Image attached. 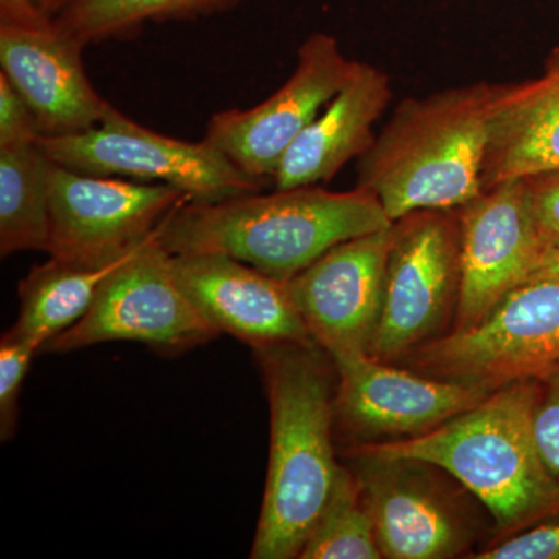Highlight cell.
Returning a JSON list of instances; mask_svg holds the SVG:
<instances>
[{
    "instance_id": "cell-1",
    "label": "cell",
    "mask_w": 559,
    "mask_h": 559,
    "mask_svg": "<svg viewBox=\"0 0 559 559\" xmlns=\"http://www.w3.org/2000/svg\"><path fill=\"white\" fill-rule=\"evenodd\" d=\"M392 224L380 200L364 187L330 191L307 186L180 202L162 219L157 238L171 255L223 253L290 280L334 246Z\"/></svg>"
},
{
    "instance_id": "cell-2",
    "label": "cell",
    "mask_w": 559,
    "mask_h": 559,
    "mask_svg": "<svg viewBox=\"0 0 559 559\" xmlns=\"http://www.w3.org/2000/svg\"><path fill=\"white\" fill-rule=\"evenodd\" d=\"M316 342L253 349L271 407L266 489L250 558H299L342 466L334 455L329 371Z\"/></svg>"
},
{
    "instance_id": "cell-3",
    "label": "cell",
    "mask_w": 559,
    "mask_h": 559,
    "mask_svg": "<svg viewBox=\"0 0 559 559\" xmlns=\"http://www.w3.org/2000/svg\"><path fill=\"white\" fill-rule=\"evenodd\" d=\"M539 382H510L439 428L360 444L352 454L439 466L485 503L499 527H524L559 513V479L535 439Z\"/></svg>"
},
{
    "instance_id": "cell-4",
    "label": "cell",
    "mask_w": 559,
    "mask_h": 559,
    "mask_svg": "<svg viewBox=\"0 0 559 559\" xmlns=\"http://www.w3.org/2000/svg\"><path fill=\"white\" fill-rule=\"evenodd\" d=\"M498 84L474 83L401 102L359 157V187L390 219L454 210L484 191L481 173Z\"/></svg>"
},
{
    "instance_id": "cell-5",
    "label": "cell",
    "mask_w": 559,
    "mask_h": 559,
    "mask_svg": "<svg viewBox=\"0 0 559 559\" xmlns=\"http://www.w3.org/2000/svg\"><path fill=\"white\" fill-rule=\"evenodd\" d=\"M38 145L51 162L70 170L165 183L191 202H218L263 189V180L250 178L209 140L168 138L117 108L90 131L40 135Z\"/></svg>"
},
{
    "instance_id": "cell-6",
    "label": "cell",
    "mask_w": 559,
    "mask_h": 559,
    "mask_svg": "<svg viewBox=\"0 0 559 559\" xmlns=\"http://www.w3.org/2000/svg\"><path fill=\"white\" fill-rule=\"evenodd\" d=\"M218 334L180 289L173 275L171 253L160 245L156 230L105 278L87 314L40 353L131 341L178 355Z\"/></svg>"
},
{
    "instance_id": "cell-7",
    "label": "cell",
    "mask_w": 559,
    "mask_h": 559,
    "mask_svg": "<svg viewBox=\"0 0 559 559\" xmlns=\"http://www.w3.org/2000/svg\"><path fill=\"white\" fill-rule=\"evenodd\" d=\"M415 355L433 377L488 392L514 381H540L559 369V283H524L476 325L454 330Z\"/></svg>"
},
{
    "instance_id": "cell-8",
    "label": "cell",
    "mask_w": 559,
    "mask_h": 559,
    "mask_svg": "<svg viewBox=\"0 0 559 559\" xmlns=\"http://www.w3.org/2000/svg\"><path fill=\"white\" fill-rule=\"evenodd\" d=\"M189 198L165 183L86 175L51 162V259L106 267L153 237L162 219Z\"/></svg>"
},
{
    "instance_id": "cell-9",
    "label": "cell",
    "mask_w": 559,
    "mask_h": 559,
    "mask_svg": "<svg viewBox=\"0 0 559 559\" xmlns=\"http://www.w3.org/2000/svg\"><path fill=\"white\" fill-rule=\"evenodd\" d=\"M459 209L418 210L396 219L370 355L390 360L428 337L459 293Z\"/></svg>"
},
{
    "instance_id": "cell-10",
    "label": "cell",
    "mask_w": 559,
    "mask_h": 559,
    "mask_svg": "<svg viewBox=\"0 0 559 559\" xmlns=\"http://www.w3.org/2000/svg\"><path fill=\"white\" fill-rule=\"evenodd\" d=\"M356 64L334 36L314 33L301 43L296 70L280 90L253 108L213 114L204 139L250 178H274L286 151L345 86Z\"/></svg>"
},
{
    "instance_id": "cell-11",
    "label": "cell",
    "mask_w": 559,
    "mask_h": 559,
    "mask_svg": "<svg viewBox=\"0 0 559 559\" xmlns=\"http://www.w3.org/2000/svg\"><path fill=\"white\" fill-rule=\"evenodd\" d=\"M457 325L468 330L535 271L543 245L533 221L525 179L481 191L459 209Z\"/></svg>"
},
{
    "instance_id": "cell-12",
    "label": "cell",
    "mask_w": 559,
    "mask_h": 559,
    "mask_svg": "<svg viewBox=\"0 0 559 559\" xmlns=\"http://www.w3.org/2000/svg\"><path fill=\"white\" fill-rule=\"evenodd\" d=\"M392 237L393 224L341 242L290 278L311 340L331 359L369 353L380 322Z\"/></svg>"
},
{
    "instance_id": "cell-13",
    "label": "cell",
    "mask_w": 559,
    "mask_h": 559,
    "mask_svg": "<svg viewBox=\"0 0 559 559\" xmlns=\"http://www.w3.org/2000/svg\"><path fill=\"white\" fill-rule=\"evenodd\" d=\"M171 270L180 289L219 334H230L253 349L314 342L290 280L272 277L223 253L171 255Z\"/></svg>"
},
{
    "instance_id": "cell-14",
    "label": "cell",
    "mask_w": 559,
    "mask_h": 559,
    "mask_svg": "<svg viewBox=\"0 0 559 559\" xmlns=\"http://www.w3.org/2000/svg\"><path fill=\"white\" fill-rule=\"evenodd\" d=\"M333 362L340 374L334 415L362 436H419L491 393L466 382L393 369L367 352L341 356Z\"/></svg>"
},
{
    "instance_id": "cell-15",
    "label": "cell",
    "mask_w": 559,
    "mask_h": 559,
    "mask_svg": "<svg viewBox=\"0 0 559 559\" xmlns=\"http://www.w3.org/2000/svg\"><path fill=\"white\" fill-rule=\"evenodd\" d=\"M83 50L53 21L36 28L0 27V69L31 106L40 135L90 131L116 109L92 86Z\"/></svg>"
},
{
    "instance_id": "cell-16",
    "label": "cell",
    "mask_w": 559,
    "mask_h": 559,
    "mask_svg": "<svg viewBox=\"0 0 559 559\" xmlns=\"http://www.w3.org/2000/svg\"><path fill=\"white\" fill-rule=\"evenodd\" d=\"M392 98L389 76L358 62L333 100L286 151L274 180L275 189L329 182L374 142L373 127Z\"/></svg>"
},
{
    "instance_id": "cell-17",
    "label": "cell",
    "mask_w": 559,
    "mask_h": 559,
    "mask_svg": "<svg viewBox=\"0 0 559 559\" xmlns=\"http://www.w3.org/2000/svg\"><path fill=\"white\" fill-rule=\"evenodd\" d=\"M559 170V49L539 76L498 84L485 157L484 191Z\"/></svg>"
},
{
    "instance_id": "cell-18",
    "label": "cell",
    "mask_w": 559,
    "mask_h": 559,
    "mask_svg": "<svg viewBox=\"0 0 559 559\" xmlns=\"http://www.w3.org/2000/svg\"><path fill=\"white\" fill-rule=\"evenodd\" d=\"M355 455L382 557L437 559L457 550L460 535L451 514L429 491L395 471L389 460Z\"/></svg>"
},
{
    "instance_id": "cell-19",
    "label": "cell",
    "mask_w": 559,
    "mask_h": 559,
    "mask_svg": "<svg viewBox=\"0 0 559 559\" xmlns=\"http://www.w3.org/2000/svg\"><path fill=\"white\" fill-rule=\"evenodd\" d=\"M127 259L106 267H83L50 257L33 267L17 285L21 308L11 333L31 341L40 353L87 314L102 283Z\"/></svg>"
},
{
    "instance_id": "cell-20",
    "label": "cell",
    "mask_w": 559,
    "mask_h": 559,
    "mask_svg": "<svg viewBox=\"0 0 559 559\" xmlns=\"http://www.w3.org/2000/svg\"><path fill=\"white\" fill-rule=\"evenodd\" d=\"M50 168L38 143L0 148V255L49 252Z\"/></svg>"
},
{
    "instance_id": "cell-21",
    "label": "cell",
    "mask_w": 559,
    "mask_h": 559,
    "mask_svg": "<svg viewBox=\"0 0 559 559\" xmlns=\"http://www.w3.org/2000/svg\"><path fill=\"white\" fill-rule=\"evenodd\" d=\"M241 0H69L55 25L86 49L123 38L150 22L193 20L221 13Z\"/></svg>"
},
{
    "instance_id": "cell-22",
    "label": "cell",
    "mask_w": 559,
    "mask_h": 559,
    "mask_svg": "<svg viewBox=\"0 0 559 559\" xmlns=\"http://www.w3.org/2000/svg\"><path fill=\"white\" fill-rule=\"evenodd\" d=\"M301 559H380L377 538L360 481L341 468L325 509L308 536Z\"/></svg>"
},
{
    "instance_id": "cell-23",
    "label": "cell",
    "mask_w": 559,
    "mask_h": 559,
    "mask_svg": "<svg viewBox=\"0 0 559 559\" xmlns=\"http://www.w3.org/2000/svg\"><path fill=\"white\" fill-rule=\"evenodd\" d=\"M39 348L7 331L0 340V439L10 441L20 421L22 384Z\"/></svg>"
},
{
    "instance_id": "cell-24",
    "label": "cell",
    "mask_w": 559,
    "mask_h": 559,
    "mask_svg": "<svg viewBox=\"0 0 559 559\" xmlns=\"http://www.w3.org/2000/svg\"><path fill=\"white\" fill-rule=\"evenodd\" d=\"M40 132L31 106L0 72V148L35 145Z\"/></svg>"
},
{
    "instance_id": "cell-25",
    "label": "cell",
    "mask_w": 559,
    "mask_h": 559,
    "mask_svg": "<svg viewBox=\"0 0 559 559\" xmlns=\"http://www.w3.org/2000/svg\"><path fill=\"white\" fill-rule=\"evenodd\" d=\"M525 186L540 245L559 249V170L530 176Z\"/></svg>"
},
{
    "instance_id": "cell-26",
    "label": "cell",
    "mask_w": 559,
    "mask_h": 559,
    "mask_svg": "<svg viewBox=\"0 0 559 559\" xmlns=\"http://www.w3.org/2000/svg\"><path fill=\"white\" fill-rule=\"evenodd\" d=\"M544 393H539L535 411V439L540 457L559 479V369L544 377ZM543 392V390H540Z\"/></svg>"
},
{
    "instance_id": "cell-27",
    "label": "cell",
    "mask_w": 559,
    "mask_h": 559,
    "mask_svg": "<svg viewBox=\"0 0 559 559\" xmlns=\"http://www.w3.org/2000/svg\"><path fill=\"white\" fill-rule=\"evenodd\" d=\"M479 559H559V521L521 533L495 549L477 555Z\"/></svg>"
},
{
    "instance_id": "cell-28",
    "label": "cell",
    "mask_w": 559,
    "mask_h": 559,
    "mask_svg": "<svg viewBox=\"0 0 559 559\" xmlns=\"http://www.w3.org/2000/svg\"><path fill=\"white\" fill-rule=\"evenodd\" d=\"M51 21L36 0H0V27L36 28Z\"/></svg>"
},
{
    "instance_id": "cell-29",
    "label": "cell",
    "mask_w": 559,
    "mask_h": 559,
    "mask_svg": "<svg viewBox=\"0 0 559 559\" xmlns=\"http://www.w3.org/2000/svg\"><path fill=\"white\" fill-rule=\"evenodd\" d=\"M539 280L559 283V249H550L544 252L539 263L536 264L535 271L530 275L527 283L539 282Z\"/></svg>"
},
{
    "instance_id": "cell-30",
    "label": "cell",
    "mask_w": 559,
    "mask_h": 559,
    "mask_svg": "<svg viewBox=\"0 0 559 559\" xmlns=\"http://www.w3.org/2000/svg\"><path fill=\"white\" fill-rule=\"evenodd\" d=\"M39 10L43 11L46 16L53 20L55 16L61 13L62 9L68 5L69 0H36Z\"/></svg>"
}]
</instances>
